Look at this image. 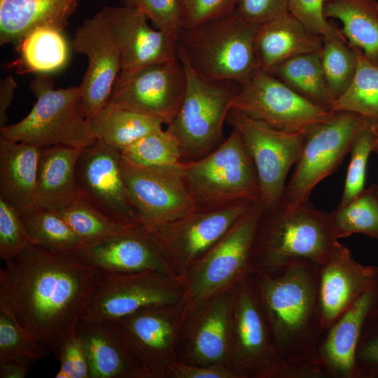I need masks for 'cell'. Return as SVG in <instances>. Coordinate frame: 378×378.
<instances>
[{
    "label": "cell",
    "mask_w": 378,
    "mask_h": 378,
    "mask_svg": "<svg viewBox=\"0 0 378 378\" xmlns=\"http://www.w3.org/2000/svg\"><path fill=\"white\" fill-rule=\"evenodd\" d=\"M0 270V312L50 352L77 332L100 269L31 242Z\"/></svg>",
    "instance_id": "6da1fadb"
},
{
    "label": "cell",
    "mask_w": 378,
    "mask_h": 378,
    "mask_svg": "<svg viewBox=\"0 0 378 378\" xmlns=\"http://www.w3.org/2000/svg\"><path fill=\"white\" fill-rule=\"evenodd\" d=\"M253 275L280 358L301 378L324 377L316 360L326 333L318 304V265H295L274 274Z\"/></svg>",
    "instance_id": "7a4b0ae2"
},
{
    "label": "cell",
    "mask_w": 378,
    "mask_h": 378,
    "mask_svg": "<svg viewBox=\"0 0 378 378\" xmlns=\"http://www.w3.org/2000/svg\"><path fill=\"white\" fill-rule=\"evenodd\" d=\"M338 242L330 213L318 210L309 200L290 204L282 197L265 207L251 249L253 272L278 273L295 265H319Z\"/></svg>",
    "instance_id": "3957f363"
},
{
    "label": "cell",
    "mask_w": 378,
    "mask_h": 378,
    "mask_svg": "<svg viewBox=\"0 0 378 378\" xmlns=\"http://www.w3.org/2000/svg\"><path fill=\"white\" fill-rule=\"evenodd\" d=\"M259 25L234 10L194 27L178 36V54L202 77L242 85L258 70L254 40Z\"/></svg>",
    "instance_id": "277c9868"
},
{
    "label": "cell",
    "mask_w": 378,
    "mask_h": 378,
    "mask_svg": "<svg viewBox=\"0 0 378 378\" xmlns=\"http://www.w3.org/2000/svg\"><path fill=\"white\" fill-rule=\"evenodd\" d=\"M36 102L18 122L0 128L1 136L40 149L59 145L83 149L94 144L89 120L83 111L79 86L55 89L45 74L30 83Z\"/></svg>",
    "instance_id": "5b68a950"
},
{
    "label": "cell",
    "mask_w": 378,
    "mask_h": 378,
    "mask_svg": "<svg viewBox=\"0 0 378 378\" xmlns=\"http://www.w3.org/2000/svg\"><path fill=\"white\" fill-rule=\"evenodd\" d=\"M182 169L197 209L260 201L255 164L234 129L212 152L196 160L182 162Z\"/></svg>",
    "instance_id": "8992f818"
},
{
    "label": "cell",
    "mask_w": 378,
    "mask_h": 378,
    "mask_svg": "<svg viewBox=\"0 0 378 378\" xmlns=\"http://www.w3.org/2000/svg\"><path fill=\"white\" fill-rule=\"evenodd\" d=\"M178 57L186 72V88L180 109L167 130L178 141L182 162L198 160L223 141V124L240 84L204 78L182 55Z\"/></svg>",
    "instance_id": "52a82bcc"
},
{
    "label": "cell",
    "mask_w": 378,
    "mask_h": 378,
    "mask_svg": "<svg viewBox=\"0 0 378 378\" xmlns=\"http://www.w3.org/2000/svg\"><path fill=\"white\" fill-rule=\"evenodd\" d=\"M253 274L234 288L227 367L236 378H300L276 352Z\"/></svg>",
    "instance_id": "ba28073f"
},
{
    "label": "cell",
    "mask_w": 378,
    "mask_h": 378,
    "mask_svg": "<svg viewBox=\"0 0 378 378\" xmlns=\"http://www.w3.org/2000/svg\"><path fill=\"white\" fill-rule=\"evenodd\" d=\"M263 209L255 202L194 265L183 281L185 312L254 272L251 249Z\"/></svg>",
    "instance_id": "9c48e42d"
},
{
    "label": "cell",
    "mask_w": 378,
    "mask_h": 378,
    "mask_svg": "<svg viewBox=\"0 0 378 378\" xmlns=\"http://www.w3.org/2000/svg\"><path fill=\"white\" fill-rule=\"evenodd\" d=\"M257 202L197 209L181 218L145 230L171 274L183 284L197 261Z\"/></svg>",
    "instance_id": "30bf717a"
},
{
    "label": "cell",
    "mask_w": 378,
    "mask_h": 378,
    "mask_svg": "<svg viewBox=\"0 0 378 378\" xmlns=\"http://www.w3.org/2000/svg\"><path fill=\"white\" fill-rule=\"evenodd\" d=\"M184 299V285L167 272L100 270L80 323L118 320L144 308L178 304Z\"/></svg>",
    "instance_id": "8fae6325"
},
{
    "label": "cell",
    "mask_w": 378,
    "mask_h": 378,
    "mask_svg": "<svg viewBox=\"0 0 378 378\" xmlns=\"http://www.w3.org/2000/svg\"><path fill=\"white\" fill-rule=\"evenodd\" d=\"M368 120L353 112L339 111L306 130L283 200L290 204L309 200L315 186L330 175L350 152L356 134Z\"/></svg>",
    "instance_id": "7c38bea8"
},
{
    "label": "cell",
    "mask_w": 378,
    "mask_h": 378,
    "mask_svg": "<svg viewBox=\"0 0 378 378\" xmlns=\"http://www.w3.org/2000/svg\"><path fill=\"white\" fill-rule=\"evenodd\" d=\"M231 109L288 132H303L335 113L308 100L262 69L240 85L232 100Z\"/></svg>",
    "instance_id": "4fadbf2b"
},
{
    "label": "cell",
    "mask_w": 378,
    "mask_h": 378,
    "mask_svg": "<svg viewBox=\"0 0 378 378\" xmlns=\"http://www.w3.org/2000/svg\"><path fill=\"white\" fill-rule=\"evenodd\" d=\"M186 88L185 66L177 57L133 71H120L107 103L168 125L180 109Z\"/></svg>",
    "instance_id": "5bb4252c"
},
{
    "label": "cell",
    "mask_w": 378,
    "mask_h": 378,
    "mask_svg": "<svg viewBox=\"0 0 378 378\" xmlns=\"http://www.w3.org/2000/svg\"><path fill=\"white\" fill-rule=\"evenodd\" d=\"M226 121L239 133L255 164L262 204L272 206L281 198L289 169L298 160L304 132L278 130L234 109Z\"/></svg>",
    "instance_id": "9a60e30c"
},
{
    "label": "cell",
    "mask_w": 378,
    "mask_h": 378,
    "mask_svg": "<svg viewBox=\"0 0 378 378\" xmlns=\"http://www.w3.org/2000/svg\"><path fill=\"white\" fill-rule=\"evenodd\" d=\"M121 168L130 202L144 228L176 220L197 209L184 178L182 162L144 167L121 155Z\"/></svg>",
    "instance_id": "2e32d148"
},
{
    "label": "cell",
    "mask_w": 378,
    "mask_h": 378,
    "mask_svg": "<svg viewBox=\"0 0 378 378\" xmlns=\"http://www.w3.org/2000/svg\"><path fill=\"white\" fill-rule=\"evenodd\" d=\"M184 318L182 302L148 307L116 320L148 378H169L172 365L178 361Z\"/></svg>",
    "instance_id": "e0dca14e"
},
{
    "label": "cell",
    "mask_w": 378,
    "mask_h": 378,
    "mask_svg": "<svg viewBox=\"0 0 378 378\" xmlns=\"http://www.w3.org/2000/svg\"><path fill=\"white\" fill-rule=\"evenodd\" d=\"M235 286L201 301L185 312L178 361L227 367Z\"/></svg>",
    "instance_id": "ac0fdd59"
},
{
    "label": "cell",
    "mask_w": 378,
    "mask_h": 378,
    "mask_svg": "<svg viewBox=\"0 0 378 378\" xmlns=\"http://www.w3.org/2000/svg\"><path fill=\"white\" fill-rule=\"evenodd\" d=\"M76 178L80 195L106 216L121 223H139L129 200L119 150L98 140L81 149Z\"/></svg>",
    "instance_id": "d6986e66"
},
{
    "label": "cell",
    "mask_w": 378,
    "mask_h": 378,
    "mask_svg": "<svg viewBox=\"0 0 378 378\" xmlns=\"http://www.w3.org/2000/svg\"><path fill=\"white\" fill-rule=\"evenodd\" d=\"M71 47L76 53L88 58V68L79 87L83 111L89 120L108 102L121 71L118 48L100 11L76 29Z\"/></svg>",
    "instance_id": "ffe728a7"
},
{
    "label": "cell",
    "mask_w": 378,
    "mask_h": 378,
    "mask_svg": "<svg viewBox=\"0 0 378 378\" xmlns=\"http://www.w3.org/2000/svg\"><path fill=\"white\" fill-rule=\"evenodd\" d=\"M100 13L118 48L121 71H133L178 57V37L150 27L139 8L104 6Z\"/></svg>",
    "instance_id": "44dd1931"
},
{
    "label": "cell",
    "mask_w": 378,
    "mask_h": 378,
    "mask_svg": "<svg viewBox=\"0 0 378 378\" xmlns=\"http://www.w3.org/2000/svg\"><path fill=\"white\" fill-rule=\"evenodd\" d=\"M378 283V267L357 262L339 241L318 265V298L326 331Z\"/></svg>",
    "instance_id": "7402d4cb"
},
{
    "label": "cell",
    "mask_w": 378,
    "mask_h": 378,
    "mask_svg": "<svg viewBox=\"0 0 378 378\" xmlns=\"http://www.w3.org/2000/svg\"><path fill=\"white\" fill-rule=\"evenodd\" d=\"M378 312V283L365 292L328 329L316 360L324 377L357 378L355 354L370 317Z\"/></svg>",
    "instance_id": "603a6c76"
},
{
    "label": "cell",
    "mask_w": 378,
    "mask_h": 378,
    "mask_svg": "<svg viewBox=\"0 0 378 378\" xmlns=\"http://www.w3.org/2000/svg\"><path fill=\"white\" fill-rule=\"evenodd\" d=\"M90 378H148L118 321L80 323Z\"/></svg>",
    "instance_id": "cb8c5ba5"
},
{
    "label": "cell",
    "mask_w": 378,
    "mask_h": 378,
    "mask_svg": "<svg viewBox=\"0 0 378 378\" xmlns=\"http://www.w3.org/2000/svg\"><path fill=\"white\" fill-rule=\"evenodd\" d=\"M74 253L100 270L122 272L151 270L171 274L141 223L120 235L83 246Z\"/></svg>",
    "instance_id": "d4e9b609"
},
{
    "label": "cell",
    "mask_w": 378,
    "mask_h": 378,
    "mask_svg": "<svg viewBox=\"0 0 378 378\" xmlns=\"http://www.w3.org/2000/svg\"><path fill=\"white\" fill-rule=\"evenodd\" d=\"M41 149L0 135V197L20 215L36 206Z\"/></svg>",
    "instance_id": "484cf974"
},
{
    "label": "cell",
    "mask_w": 378,
    "mask_h": 378,
    "mask_svg": "<svg viewBox=\"0 0 378 378\" xmlns=\"http://www.w3.org/2000/svg\"><path fill=\"white\" fill-rule=\"evenodd\" d=\"M322 45L321 37L290 13L259 25L254 40L259 69L265 71L294 57L321 51Z\"/></svg>",
    "instance_id": "4316f807"
},
{
    "label": "cell",
    "mask_w": 378,
    "mask_h": 378,
    "mask_svg": "<svg viewBox=\"0 0 378 378\" xmlns=\"http://www.w3.org/2000/svg\"><path fill=\"white\" fill-rule=\"evenodd\" d=\"M77 4L78 0H0L1 45H18L39 27L62 31Z\"/></svg>",
    "instance_id": "83f0119b"
},
{
    "label": "cell",
    "mask_w": 378,
    "mask_h": 378,
    "mask_svg": "<svg viewBox=\"0 0 378 378\" xmlns=\"http://www.w3.org/2000/svg\"><path fill=\"white\" fill-rule=\"evenodd\" d=\"M80 150L64 145L41 149L36 206L57 211L80 195L76 178Z\"/></svg>",
    "instance_id": "f1b7e54d"
},
{
    "label": "cell",
    "mask_w": 378,
    "mask_h": 378,
    "mask_svg": "<svg viewBox=\"0 0 378 378\" xmlns=\"http://www.w3.org/2000/svg\"><path fill=\"white\" fill-rule=\"evenodd\" d=\"M324 14L338 20L347 42L378 64L377 0H326Z\"/></svg>",
    "instance_id": "f546056e"
},
{
    "label": "cell",
    "mask_w": 378,
    "mask_h": 378,
    "mask_svg": "<svg viewBox=\"0 0 378 378\" xmlns=\"http://www.w3.org/2000/svg\"><path fill=\"white\" fill-rule=\"evenodd\" d=\"M95 139L121 151L140 137L163 129L154 118L106 103L90 120Z\"/></svg>",
    "instance_id": "4dcf8cb0"
},
{
    "label": "cell",
    "mask_w": 378,
    "mask_h": 378,
    "mask_svg": "<svg viewBox=\"0 0 378 378\" xmlns=\"http://www.w3.org/2000/svg\"><path fill=\"white\" fill-rule=\"evenodd\" d=\"M267 72L308 100L330 110L334 98L322 69L321 51L294 57Z\"/></svg>",
    "instance_id": "1f68e13d"
},
{
    "label": "cell",
    "mask_w": 378,
    "mask_h": 378,
    "mask_svg": "<svg viewBox=\"0 0 378 378\" xmlns=\"http://www.w3.org/2000/svg\"><path fill=\"white\" fill-rule=\"evenodd\" d=\"M354 48L357 55L354 78L347 90L333 102L330 111L353 112L378 124V64Z\"/></svg>",
    "instance_id": "d6a6232c"
},
{
    "label": "cell",
    "mask_w": 378,
    "mask_h": 378,
    "mask_svg": "<svg viewBox=\"0 0 378 378\" xmlns=\"http://www.w3.org/2000/svg\"><path fill=\"white\" fill-rule=\"evenodd\" d=\"M79 237L83 246L120 235L139 223H121L106 216L80 195L57 211Z\"/></svg>",
    "instance_id": "836d02e7"
},
{
    "label": "cell",
    "mask_w": 378,
    "mask_h": 378,
    "mask_svg": "<svg viewBox=\"0 0 378 378\" xmlns=\"http://www.w3.org/2000/svg\"><path fill=\"white\" fill-rule=\"evenodd\" d=\"M29 241L41 247L73 253L83 243L66 221L55 211L36 206L21 215Z\"/></svg>",
    "instance_id": "e575fe53"
},
{
    "label": "cell",
    "mask_w": 378,
    "mask_h": 378,
    "mask_svg": "<svg viewBox=\"0 0 378 378\" xmlns=\"http://www.w3.org/2000/svg\"><path fill=\"white\" fill-rule=\"evenodd\" d=\"M24 66L31 71L53 72L68 59V46L62 31L49 27L37 28L18 45Z\"/></svg>",
    "instance_id": "d590c367"
},
{
    "label": "cell",
    "mask_w": 378,
    "mask_h": 378,
    "mask_svg": "<svg viewBox=\"0 0 378 378\" xmlns=\"http://www.w3.org/2000/svg\"><path fill=\"white\" fill-rule=\"evenodd\" d=\"M335 237L356 233L378 239V185L364 189L350 202L330 213Z\"/></svg>",
    "instance_id": "8d00e7d4"
},
{
    "label": "cell",
    "mask_w": 378,
    "mask_h": 378,
    "mask_svg": "<svg viewBox=\"0 0 378 378\" xmlns=\"http://www.w3.org/2000/svg\"><path fill=\"white\" fill-rule=\"evenodd\" d=\"M322 39L321 66L335 101L347 90L354 78L357 55L345 37Z\"/></svg>",
    "instance_id": "74e56055"
},
{
    "label": "cell",
    "mask_w": 378,
    "mask_h": 378,
    "mask_svg": "<svg viewBox=\"0 0 378 378\" xmlns=\"http://www.w3.org/2000/svg\"><path fill=\"white\" fill-rule=\"evenodd\" d=\"M120 152L125 160L144 167L170 165L182 162L180 144L167 129L148 133Z\"/></svg>",
    "instance_id": "f35d334b"
},
{
    "label": "cell",
    "mask_w": 378,
    "mask_h": 378,
    "mask_svg": "<svg viewBox=\"0 0 378 378\" xmlns=\"http://www.w3.org/2000/svg\"><path fill=\"white\" fill-rule=\"evenodd\" d=\"M377 125L378 124L368 120L354 137L350 150L351 160L339 206L350 202L365 189L367 163L372 152Z\"/></svg>",
    "instance_id": "ab89813d"
},
{
    "label": "cell",
    "mask_w": 378,
    "mask_h": 378,
    "mask_svg": "<svg viewBox=\"0 0 378 378\" xmlns=\"http://www.w3.org/2000/svg\"><path fill=\"white\" fill-rule=\"evenodd\" d=\"M50 351L25 332L8 314L0 312V361H31L46 357Z\"/></svg>",
    "instance_id": "60d3db41"
},
{
    "label": "cell",
    "mask_w": 378,
    "mask_h": 378,
    "mask_svg": "<svg viewBox=\"0 0 378 378\" xmlns=\"http://www.w3.org/2000/svg\"><path fill=\"white\" fill-rule=\"evenodd\" d=\"M29 242L20 213L0 197V256L7 261Z\"/></svg>",
    "instance_id": "b9f144b4"
},
{
    "label": "cell",
    "mask_w": 378,
    "mask_h": 378,
    "mask_svg": "<svg viewBox=\"0 0 378 378\" xmlns=\"http://www.w3.org/2000/svg\"><path fill=\"white\" fill-rule=\"evenodd\" d=\"M127 6L139 8L155 28L177 37L183 28L178 0H124Z\"/></svg>",
    "instance_id": "7bdbcfd3"
},
{
    "label": "cell",
    "mask_w": 378,
    "mask_h": 378,
    "mask_svg": "<svg viewBox=\"0 0 378 378\" xmlns=\"http://www.w3.org/2000/svg\"><path fill=\"white\" fill-rule=\"evenodd\" d=\"M326 0H288V11L309 31L323 38L344 37L326 20Z\"/></svg>",
    "instance_id": "ee69618b"
},
{
    "label": "cell",
    "mask_w": 378,
    "mask_h": 378,
    "mask_svg": "<svg viewBox=\"0 0 378 378\" xmlns=\"http://www.w3.org/2000/svg\"><path fill=\"white\" fill-rule=\"evenodd\" d=\"M354 363L357 378H378V312L364 327Z\"/></svg>",
    "instance_id": "f6af8a7d"
},
{
    "label": "cell",
    "mask_w": 378,
    "mask_h": 378,
    "mask_svg": "<svg viewBox=\"0 0 378 378\" xmlns=\"http://www.w3.org/2000/svg\"><path fill=\"white\" fill-rule=\"evenodd\" d=\"M183 28H191L232 13L237 0H178Z\"/></svg>",
    "instance_id": "bcb514c9"
},
{
    "label": "cell",
    "mask_w": 378,
    "mask_h": 378,
    "mask_svg": "<svg viewBox=\"0 0 378 378\" xmlns=\"http://www.w3.org/2000/svg\"><path fill=\"white\" fill-rule=\"evenodd\" d=\"M57 355L60 366L55 378H90L85 349L78 332L62 344Z\"/></svg>",
    "instance_id": "7dc6e473"
},
{
    "label": "cell",
    "mask_w": 378,
    "mask_h": 378,
    "mask_svg": "<svg viewBox=\"0 0 378 378\" xmlns=\"http://www.w3.org/2000/svg\"><path fill=\"white\" fill-rule=\"evenodd\" d=\"M235 10L246 21L260 25L289 13L288 0H237Z\"/></svg>",
    "instance_id": "c3c4849f"
},
{
    "label": "cell",
    "mask_w": 378,
    "mask_h": 378,
    "mask_svg": "<svg viewBox=\"0 0 378 378\" xmlns=\"http://www.w3.org/2000/svg\"><path fill=\"white\" fill-rule=\"evenodd\" d=\"M169 378H236L224 365H197L177 361L169 370Z\"/></svg>",
    "instance_id": "681fc988"
},
{
    "label": "cell",
    "mask_w": 378,
    "mask_h": 378,
    "mask_svg": "<svg viewBox=\"0 0 378 378\" xmlns=\"http://www.w3.org/2000/svg\"><path fill=\"white\" fill-rule=\"evenodd\" d=\"M18 84L14 78L9 75L0 83V128L6 125L7 110L14 97Z\"/></svg>",
    "instance_id": "f907efd6"
},
{
    "label": "cell",
    "mask_w": 378,
    "mask_h": 378,
    "mask_svg": "<svg viewBox=\"0 0 378 378\" xmlns=\"http://www.w3.org/2000/svg\"><path fill=\"white\" fill-rule=\"evenodd\" d=\"M33 362L22 359H9L0 361L1 378H24Z\"/></svg>",
    "instance_id": "816d5d0a"
},
{
    "label": "cell",
    "mask_w": 378,
    "mask_h": 378,
    "mask_svg": "<svg viewBox=\"0 0 378 378\" xmlns=\"http://www.w3.org/2000/svg\"><path fill=\"white\" fill-rule=\"evenodd\" d=\"M372 152L378 154V125L376 129L375 136L372 144Z\"/></svg>",
    "instance_id": "f5cc1de1"
},
{
    "label": "cell",
    "mask_w": 378,
    "mask_h": 378,
    "mask_svg": "<svg viewBox=\"0 0 378 378\" xmlns=\"http://www.w3.org/2000/svg\"><path fill=\"white\" fill-rule=\"evenodd\" d=\"M378 1V0H377Z\"/></svg>",
    "instance_id": "db71d44e"
}]
</instances>
